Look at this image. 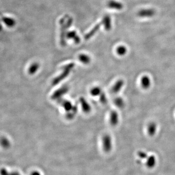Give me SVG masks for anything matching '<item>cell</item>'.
<instances>
[{
	"instance_id": "cell-25",
	"label": "cell",
	"mask_w": 175,
	"mask_h": 175,
	"mask_svg": "<svg viewBox=\"0 0 175 175\" xmlns=\"http://www.w3.org/2000/svg\"><path fill=\"white\" fill-rule=\"evenodd\" d=\"M156 163V160L155 157L153 156L150 157L147 161V166L149 168H152L155 165Z\"/></svg>"
},
{
	"instance_id": "cell-23",
	"label": "cell",
	"mask_w": 175,
	"mask_h": 175,
	"mask_svg": "<svg viewBox=\"0 0 175 175\" xmlns=\"http://www.w3.org/2000/svg\"><path fill=\"white\" fill-rule=\"evenodd\" d=\"M114 103L115 106L119 108H122L125 106V101L123 99L120 97H118L115 99Z\"/></svg>"
},
{
	"instance_id": "cell-7",
	"label": "cell",
	"mask_w": 175,
	"mask_h": 175,
	"mask_svg": "<svg viewBox=\"0 0 175 175\" xmlns=\"http://www.w3.org/2000/svg\"><path fill=\"white\" fill-rule=\"evenodd\" d=\"M79 102L83 111L86 114H89L91 112V106L89 103L85 99V98L81 97L79 98Z\"/></svg>"
},
{
	"instance_id": "cell-10",
	"label": "cell",
	"mask_w": 175,
	"mask_h": 175,
	"mask_svg": "<svg viewBox=\"0 0 175 175\" xmlns=\"http://www.w3.org/2000/svg\"><path fill=\"white\" fill-rule=\"evenodd\" d=\"M58 101H59V103L61 104L62 107H63L66 112H69L73 109L74 105L71 101L69 100H64V99L62 100L61 99L58 100Z\"/></svg>"
},
{
	"instance_id": "cell-3",
	"label": "cell",
	"mask_w": 175,
	"mask_h": 175,
	"mask_svg": "<svg viewBox=\"0 0 175 175\" xmlns=\"http://www.w3.org/2000/svg\"><path fill=\"white\" fill-rule=\"evenodd\" d=\"M69 88L67 86H63L54 91L51 96L52 100H58L61 99L65 94L69 91Z\"/></svg>"
},
{
	"instance_id": "cell-11",
	"label": "cell",
	"mask_w": 175,
	"mask_h": 175,
	"mask_svg": "<svg viewBox=\"0 0 175 175\" xmlns=\"http://www.w3.org/2000/svg\"><path fill=\"white\" fill-rule=\"evenodd\" d=\"M101 25H103L102 21L100 23L95 25V26H94V28L90 32H88V33L85 35V36H84V39L86 41H88V40H90L91 38L93 37V36L95 34L96 32H97L99 29H100Z\"/></svg>"
},
{
	"instance_id": "cell-4",
	"label": "cell",
	"mask_w": 175,
	"mask_h": 175,
	"mask_svg": "<svg viewBox=\"0 0 175 175\" xmlns=\"http://www.w3.org/2000/svg\"><path fill=\"white\" fill-rule=\"evenodd\" d=\"M155 13V10L153 9H143L138 11L137 16L140 18H151Z\"/></svg>"
},
{
	"instance_id": "cell-21",
	"label": "cell",
	"mask_w": 175,
	"mask_h": 175,
	"mask_svg": "<svg viewBox=\"0 0 175 175\" xmlns=\"http://www.w3.org/2000/svg\"><path fill=\"white\" fill-rule=\"evenodd\" d=\"M116 53L120 56H125L127 53V48L124 45L119 46L116 49Z\"/></svg>"
},
{
	"instance_id": "cell-2",
	"label": "cell",
	"mask_w": 175,
	"mask_h": 175,
	"mask_svg": "<svg viewBox=\"0 0 175 175\" xmlns=\"http://www.w3.org/2000/svg\"><path fill=\"white\" fill-rule=\"evenodd\" d=\"M67 15L62 18L59 21V24L61 26V36H60V42L62 46H65L66 45V34L67 33L68 27L66 25V19Z\"/></svg>"
},
{
	"instance_id": "cell-14",
	"label": "cell",
	"mask_w": 175,
	"mask_h": 175,
	"mask_svg": "<svg viewBox=\"0 0 175 175\" xmlns=\"http://www.w3.org/2000/svg\"><path fill=\"white\" fill-rule=\"evenodd\" d=\"M103 25L104 28L106 31H110L111 29V18L109 15H106L103 19Z\"/></svg>"
},
{
	"instance_id": "cell-8",
	"label": "cell",
	"mask_w": 175,
	"mask_h": 175,
	"mask_svg": "<svg viewBox=\"0 0 175 175\" xmlns=\"http://www.w3.org/2000/svg\"><path fill=\"white\" fill-rule=\"evenodd\" d=\"M125 84V82L123 79H119L115 82L111 89V93L116 94L121 91Z\"/></svg>"
},
{
	"instance_id": "cell-17",
	"label": "cell",
	"mask_w": 175,
	"mask_h": 175,
	"mask_svg": "<svg viewBox=\"0 0 175 175\" xmlns=\"http://www.w3.org/2000/svg\"><path fill=\"white\" fill-rule=\"evenodd\" d=\"M40 64L38 62H34V63H32L29 67V74H30V75H34V74H35L38 72V69H40Z\"/></svg>"
},
{
	"instance_id": "cell-13",
	"label": "cell",
	"mask_w": 175,
	"mask_h": 175,
	"mask_svg": "<svg viewBox=\"0 0 175 175\" xmlns=\"http://www.w3.org/2000/svg\"><path fill=\"white\" fill-rule=\"evenodd\" d=\"M141 85L144 89L147 90L149 89L151 85V80L148 75H144L141 79Z\"/></svg>"
},
{
	"instance_id": "cell-9",
	"label": "cell",
	"mask_w": 175,
	"mask_h": 175,
	"mask_svg": "<svg viewBox=\"0 0 175 175\" xmlns=\"http://www.w3.org/2000/svg\"><path fill=\"white\" fill-rule=\"evenodd\" d=\"M66 38L67 40H73L76 44H78L80 42V37L74 30L68 31L67 33Z\"/></svg>"
},
{
	"instance_id": "cell-6",
	"label": "cell",
	"mask_w": 175,
	"mask_h": 175,
	"mask_svg": "<svg viewBox=\"0 0 175 175\" xmlns=\"http://www.w3.org/2000/svg\"><path fill=\"white\" fill-rule=\"evenodd\" d=\"M107 6L109 8L115 10H120L123 8L124 5L122 3L114 0H110L107 3Z\"/></svg>"
},
{
	"instance_id": "cell-16",
	"label": "cell",
	"mask_w": 175,
	"mask_h": 175,
	"mask_svg": "<svg viewBox=\"0 0 175 175\" xmlns=\"http://www.w3.org/2000/svg\"><path fill=\"white\" fill-rule=\"evenodd\" d=\"M79 61L83 64L88 65L90 64L91 61V58L90 56L85 54H79L78 57Z\"/></svg>"
},
{
	"instance_id": "cell-26",
	"label": "cell",
	"mask_w": 175,
	"mask_h": 175,
	"mask_svg": "<svg viewBox=\"0 0 175 175\" xmlns=\"http://www.w3.org/2000/svg\"><path fill=\"white\" fill-rule=\"evenodd\" d=\"M99 96H100L99 100H100V102L101 103L103 104H106L107 103V98L106 95L105 93L102 91V93H101Z\"/></svg>"
},
{
	"instance_id": "cell-18",
	"label": "cell",
	"mask_w": 175,
	"mask_h": 175,
	"mask_svg": "<svg viewBox=\"0 0 175 175\" xmlns=\"http://www.w3.org/2000/svg\"><path fill=\"white\" fill-rule=\"evenodd\" d=\"M78 111V109L77 105H74L72 110L69 112H67L66 114V118L68 120H72L74 118Z\"/></svg>"
},
{
	"instance_id": "cell-12",
	"label": "cell",
	"mask_w": 175,
	"mask_h": 175,
	"mask_svg": "<svg viewBox=\"0 0 175 175\" xmlns=\"http://www.w3.org/2000/svg\"><path fill=\"white\" fill-rule=\"evenodd\" d=\"M119 121V116L118 114L117 111H112L111 112L110 117V124H111V126H117Z\"/></svg>"
},
{
	"instance_id": "cell-20",
	"label": "cell",
	"mask_w": 175,
	"mask_h": 175,
	"mask_svg": "<svg viewBox=\"0 0 175 175\" xmlns=\"http://www.w3.org/2000/svg\"><path fill=\"white\" fill-rule=\"evenodd\" d=\"M0 144L3 148L8 149L10 147V141L5 137H2L0 139Z\"/></svg>"
},
{
	"instance_id": "cell-24",
	"label": "cell",
	"mask_w": 175,
	"mask_h": 175,
	"mask_svg": "<svg viewBox=\"0 0 175 175\" xmlns=\"http://www.w3.org/2000/svg\"><path fill=\"white\" fill-rule=\"evenodd\" d=\"M0 175H21L17 172H9L6 168H2L0 169Z\"/></svg>"
},
{
	"instance_id": "cell-5",
	"label": "cell",
	"mask_w": 175,
	"mask_h": 175,
	"mask_svg": "<svg viewBox=\"0 0 175 175\" xmlns=\"http://www.w3.org/2000/svg\"><path fill=\"white\" fill-rule=\"evenodd\" d=\"M103 144L104 149L106 151L111 150L112 147L111 138L109 135H105L103 138Z\"/></svg>"
},
{
	"instance_id": "cell-15",
	"label": "cell",
	"mask_w": 175,
	"mask_h": 175,
	"mask_svg": "<svg viewBox=\"0 0 175 175\" xmlns=\"http://www.w3.org/2000/svg\"><path fill=\"white\" fill-rule=\"evenodd\" d=\"M157 130V126L155 123L150 122L148 124L147 130L149 135L153 136L155 134Z\"/></svg>"
},
{
	"instance_id": "cell-22",
	"label": "cell",
	"mask_w": 175,
	"mask_h": 175,
	"mask_svg": "<svg viewBox=\"0 0 175 175\" xmlns=\"http://www.w3.org/2000/svg\"><path fill=\"white\" fill-rule=\"evenodd\" d=\"M102 93V91L99 87H94L90 90L91 94L93 96H99Z\"/></svg>"
},
{
	"instance_id": "cell-1",
	"label": "cell",
	"mask_w": 175,
	"mask_h": 175,
	"mask_svg": "<svg viewBox=\"0 0 175 175\" xmlns=\"http://www.w3.org/2000/svg\"><path fill=\"white\" fill-rule=\"evenodd\" d=\"M75 66V64L74 63H70L66 64L62 68V72L61 74L58 77L54 78L52 81V85L54 86L59 84L62 81L65 79L66 78L69 76L71 72H72L73 69Z\"/></svg>"
},
{
	"instance_id": "cell-19",
	"label": "cell",
	"mask_w": 175,
	"mask_h": 175,
	"mask_svg": "<svg viewBox=\"0 0 175 175\" xmlns=\"http://www.w3.org/2000/svg\"><path fill=\"white\" fill-rule=\"evenodd\" d=\"M2 20H3V22L8 27H12L15 26L16 25V21L15 20L11 18L5 17L3 18Z\"/></svg>"
}]
</instances>
